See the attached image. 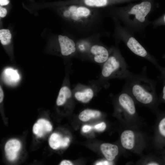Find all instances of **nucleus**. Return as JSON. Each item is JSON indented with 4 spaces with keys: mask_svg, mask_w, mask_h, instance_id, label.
Wrapping results in <instances>:
<instances>
[{
    "mask_svg": "<svg viewBox=\"0 0 165 165\" xmlns=\"http://www.w3.org/2000/svg\"><path fill=\"white\" fill-rule=\"evenodd\" d=\"M57 9L58 13L68 25L71 37L74 39L103 33L101 9L74 4Z\"/></svg>",
    "mask_w": 165,
    "mask_h": 165,
    "instance_id": "f257e3e1",
    "label": "nucleus"
},
{
    "mask_svg": "<svg viewBox=\"0 0 165 165\" xmlns=\"http://www.w3.org/2000/svg\"><path fill=\"white\" fill-rule=\"evenodd\" d=\"M126 79L125 88L135 101L151 108L155 107L156 99L154 87L151 79L144 75L132 74Z\"/></svg>",
    "mask_w": 165,
    "mask_h": 165,
    "instance_id": "f03ea898",
    "label": "nucleus"
},
{
    "mask_svg": "<svg viewBox=\"0 0 165 165\" xmlns=\"http://www.w3.org/2000/svg\"><path fill=\"white\" fill-rule=\"evenodd\" d=\"M102 65L100 80L103 83L112 79H127L132 74L116 50H112L108 59Z\"/></svg>",
    "mask_w": 165,
    "mask_h": 165,
    "instance_id": "7ed1b4c3",
    "label": "nucleus"
},
{
    "mask_svg": "<svg viewBox=\"0 0 165 165\" xmlns=\"http://www.w3.org/2000/svg\"><path fill=\"white\" fill-rule=\"evenodd\" d=\"M117 101L119 110L126 117L127 123L134 122L137 116L135 101L125 88L118 96Z\"/></svg>",
    "mask_w": 165,
    "mask_h": 165,
    "instance_id": "20e7f679",
    "label": "nucleus"
},
{
    "mask_svg": "<svg viewBox=\"0 0 165 165\" xmlns=\"http://www.w3.org/2000/svg\"><path fill=\"white\" fill-rule=\"evenodd\" d=\"M120 141L124 149L137 152H139L144 145L141 135L135 130L130 128H127L122 132Z\"/></svg>",
    "mask_w": 165,
    "mask_h": 165,
    "instance_id": "39448f33",
    "label": "nucleus"
},
{
    "mask_svg": "<svg viewBox=\"0 0 165 165\" xmlns=\"http://www.w3.org/2000/svg\"><path fill=\"white\" fill-rule=\"evenodd\" d=\"M102 33H98L87 36L75 39L76 53V57L87 59L90 48L96 41L100 39Z\"/></svg>",
    "mask_w": 165,
    "mask_h": 165,
    "instance_id": "423d86ee",
    "label": "nucleus"
},
{
    "mask_svg": "<svg viewBox=\"0 0 165 165\" xmlns=\"http://www.w3.org/2000/svg\"><path fill=\"white\" fill-rule=\"evenodd\" d=\"M97 84L86 85L78 83L72 90L73 94L78 101L88 103L93 98L96 91L100 90L101 87Z\"/></svg>",
    "mask_w": 165,
    "mask_h": 165,
    "instance_id": "0eeeda50",
    "label": "nucleus"
},
{
    "mask_svg": "<svg viewBox=\"0 0 165 165\" xmlns=\"http://www.w3.org/2000/svg\"><path fill=\"white\" fill-rule=\"evenodd\" d=\"M111 51L101 42L99 39L91 46L87 59L96 63L102 64L108 59Z\"/></svg>",
    "mask_w": 165,
    "mask_h": 165,
    "instance_id": "6e6552de",
    "label": "nucleus"
},
{
    "mask_svg": "<svg viewBox=\"0 0 165 165\" xmlns=\"http://www.w3.org/2000/svg\"><path fill=\"white\" fill-rule=\"evenodd\" d=\"M57 40L59 51L61 55L69 57H76V44L74 38L59 35L57 37Z\"/></svg>",
    "mask_w": 165,
    "mask_h": 165,
    "instance_id": "1a4fd4ad",
    "label": "nucleus"
},
{
    "mask_svg": "<svg viewBox=\"0 0 165 165\" xmlns=\"http://www.w3.org/2000/svg\"><path fill=\"white\" fill-rule=\"evenodd\" d=\"M157 115L155 126L154 143L157 149H161L165 147V112Z\"/></svg>",
    "mask_w": 165,
    "mask_h": 165,
    "instance_id": "9d476101",
    "label": "nucleus"
},
{
    "mask_svg": "<svg viewBox=\"0 0 165 165\" xmlns=\"http://www.w3.org/2000/svg\"><path fill=\"white\" fill-rule=\"evenodd\" d=\"M114 0H68L64 3V6L78 5L90 8L102 9L115 2Z\"/></svg>",
    "mask_w": 165,
    "mask_h": 165,
    "instance_id": "9b49d317",
    "label": "nucleus"
},
{
    "mask_svg": "<svg viewBox=\"0 0 165 165\" xmlns=\"http://www.w3.org/2000/svg\"><path fill=\"white\" fill-rule=\"evenodd\" d=\"M151 7V4L149 2H143L134 6L129 13L135 15L136 19L142 22L144 21L145 17L150 11Z\"/></svg>",
    "mask_w": 165,
    "mask_h": 165,
    "instance_id": "f8f14e48",
    "label": "nucleus"
},
{
    "mask_svg": "<svg viewBox=\"0 0 165 165\" xmlns=\"http://www.w3.org/2000/svg\"><path fill=\"white\" fill-rule=\"evenodd\" d=\"M72 94L70 82L67 78L60 90L56 101L57 105L60 106L64 105L68 100L72 98Z\"/></svg>",
    "mask_w": 165,
    "mask_h": 165,
    "instance_id": "ddd939ff",
    "label": "nucleus"
},
{
    "mask_svg": "<svg viewBox=\"0 0 165 165\" xmlns=\"http://www.w3.org/2000/svg\"><path fill=\"white\" fill-rule=\"evenodd\" d=\"M21 147L20 142L17 140L12 139L8 141L5 147V150L7 159L10 161L15 160Z\"/></svg>",
    "mask_w": 165,
    "mask_h": 165,
    "instance_id": "4468645a",
    "label": "nucleus"
},
{
    "mask_svg": "<svg viewBox=\"0 0 165 165\" xmlns=\"http://www.w3.org/2000/svg\"><path fill=\"white\" fill-rule=\"evenodd\" d=\"M52 126L48 121L44 119H38L33 127V133L38 137H41L46 133L50 131Z\"/></svg>",
    "mask_w": 165,
    "mask_h": 165,
    "instance_id": "2eb2a0df",
    "label": "nucleus"
},
{
    "mask_svg": "<svg viewBox=\"0 0 165 165\" xmlns=\"http://www.w3.org/2000/svg\"><path fill=\"white\" fill-rule=\"evenodd\" d=\"M101 150L106 159L112 161L115 158L119 153V148L115 145L105 143L100 146Z\"/></svg>",
    "mask_w": 165,
    "mask_h": 165,
    "instance_id": "dca6fc26",
    "label": "nucleus"
},
{
    "mask_svg": "<svg viewBox=\"0 0 165 165\" xmlns=\"http://www.w3.org/2000/svg\"><path fill=\"white\" fill-rule=\"evenodd\" d=\"M129 49L136 55L142 57H145L147 53L145 48L134 38L131 37L127 42Z\"/></svg>",
    "mask_w": 165,
    "mask_h": 165,
    "instance_id": "f3484780",
    "label": "nucleus"
},
{
    "mask_svg": "<svg viewBox=\"0 0 165 165\" xmlns=\"http://www.w3.org/2000/svg\"><path fill=\"white\" fill-rule=\"evenodd\" d=\"M3 75L6 81L9 84L15 83L20 79L17 71L10 68L5 69L4 71Z\"/></svg>",
    "mask_w": 165,
    "mask_h": 165,
    "instance_id": "a211bd4d",
    "label": "nucleus"
},
{
    "mask_svg": "<svg viewBox=\"0 0 165 165\" xmlns=\"http://www.w3.org/2000/svg\"><path fill=\"white\" fill-rule=\"evenodd\" d=\"M101 112L97 110L90 109H86L82 111L79 114V118L82 121H87L91 118L99 117Z\"/></svg>",
    "mask_w": 165,
    "mask_h": 165,
    "instance_id": "6ab92c4d",
    "label": "nucleus"
},
{
    "mask_svg": "<svg viewBox=\"0 0 165 165\" xmlns=\"http://www.w3.org/2000/svg\"><path fill=\"white\" fill-rule=\"evenodd\" d=\"M62 138L60 135L57 133L52 134L49 139L50 146L54 149L61 147Z\"/></svg>",
    "mask_w": 165,
    "mask_h": 165,
    "instance_id": "aec40b11",
    "label": "nucleus"
},
{
    "mask_svg": "<svg viewBox=\"0 0 165 165\" xmlns=\"http://www.w3.org/2000/svg\"><path fill=\"white\" fill-rule=\"evenodd\" d=\"M11 34L8 29H2L0 30V41L3 45L9 44L11 42Z\"/></svg>",
    "mask_w": 165,
    "mask_h": 165,
    "instance_id": "412c9836",
    "label": "nucleus"
},
{
    "mask_svg": "<svg viewBox=\"0 0 165 165\" xmlns=\"http://www.w3.org/2000/svg\"><path fill=\"white\" fill-rule=\"evenodd\" d=\"M106 124L104 122H101L95 125L94 127V128L98 131H103L106 128Z\"/></svg>",
    "mask_w": 165,
    "mask_h": 165,
    "instance_id": "4be33fe9",
    "label": "nucleus"
},
{
    "mask_svg": "<svg viewBox=\"0 0 165 165\" xmlns=\"http://www.w3.org/2000/svg\"><path fill=\"white\" fill-rule=\"evenodd\" d=\"M70 142V139L68 137L62 138L61 147L64 148L67 147Z\"/></svg>",
    "mask_w": 165,
    "mask_h": 165,
    "instance_id": "5701e85b",
    "label": "nucleus"
},
{
    "mask_svg": "<svg viewBox=\"0 0 165 165\" xmlns=\"http://www.w3.org/2000/svg\"><path fill=\"white\" fill-rule=\"evenodd\" d=\"M7 11L6 9L2 6L0 7V16L1 17H5L7 14Z\"/></svg>",
    "mask_w": 165,
    "mask_h": 165,
    "instance_id": "b1692460",
    "label": "nucleus"
},
{
    "mask_svg": "<svg viewBox=\"0 0 165 165\" xmlns=\"http://www.w3.org/2000/svg\"><path fill=\"white\" fill-rule=\"evenodd\" d=\"M112 161L107 160L98 162L97 163L95 164L97 165H112Z\"/></svg>",
    "mask_w": 165,
    "mask_h": 165,
    "instance_id": "393cba45",
    "label": "nucleus"
},
{
    "mask_svg": "<svg viewBox=\"0 0 165 165\" xmlns=\"http://www.w3.org/2000/svg\"><path fill=\"white\" fill-rule=\"evenodd\" d=\"M92 128V127L90 125H85L82 128V131L83 132L86 133L90 131Z\"/></svg>",
    "mask_w": 165,
    "mask_h": 165,
    "instance_id": "a878e982",
    "label": "nucleus"
},
{
    "mask_svg": "<svg viewBox=\"0 0 165 165\" xmlns=\"http://www.w3.org/2000/svg\"><path fill=\"white\" fill-rule=\"evenodd\" d=\"M61 165H72L73 163L70 161L68 160H64L60 163Z\"/></svg>",
    "mask_w": 165,
    "mask_h": 165,
    "instance_id": "bb28decb",
    "label": "nucleus"
},
{
    "mask_svg": "<svg viewBox=\"0 0 165 165\" xmlns=\"http://www.w3.org/2000/svg\"><path fill=\"white\" fill-rule=\"evenodd\" d=\"M9 2V0H0V5L1 6L8 5Z\"/></svg>",
    "mask_w": 165,
    "mask_h": 165,
    "instance_id": "cd10ccee",
    "label": "nucleus"
},
{
    "mask_svg": "<svg viewBox=\"0 0 165 165\" xmlns=\"http://www.w3.org/2000/svg\"><path fill=\"white\" fill-rule=\"evenodd\" d=\"M4 98V93L2 87L0 86V103H1L3 101Z\"/></svg>",
    "mask_w": 165,
    "mask_h": 165,
    "instance_id": "c85d7f7f",
    "label": "nucleus"
},
{
    "mask_svg": "<svg viewBox=\"0 0 165 165\" xmlns=\"http://www.w3.org/2000/svg\"><path fill=\"white\" fill-rule=\"evenodd\" d=\"M162 100L165 102V85L164 86L163 90V94L162 97Z\"/></svg>",
    "mask_w": 165,
    "mask_h": 165,
    "instance_id": "c756f323",
    "label": "nucleus"
},
{
    "mask_svg": "<svg viewBox=\"0 0 165 165\" xmlns=\"http://www.w3.org/2000/svg\"><path fill=\"white\" fill-rule=\"evenodd\" d=\"M162 152V155L161 158L163 160L164 165H165V149Z\"/></svg>",
    "mask_w": 165,
    "mask_h": 165,
    "instance_id": "7c9ffc66",
    "label": "nucleus"
},
{
    "mask_svg": "<svg viewBox=\"0 0 165 165\" xmlns=\"http://www.w3.org/2000/svg\"><path fill=\"white\" fill-rule=\"evenodd\" d=\"M164 20H165V16L164 17Z\"/></svg>",
    "mask_w": 165,
    "mask_h": 165,
    "instance_id": "2f4dec72",
    "label": "nucleus"
}]
</instances>
